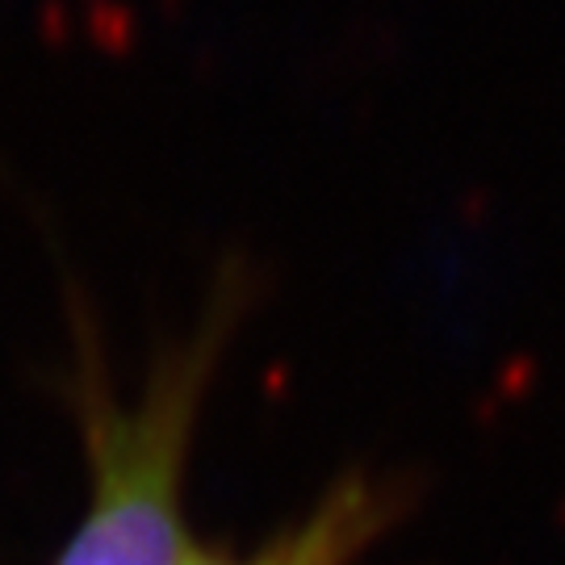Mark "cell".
<instances>
[{"instance_id": "2", "label": "cell", "mask_w": 565, "mask_h": 565, "mask_svg": "<svg viewBox=\"0 0 565 565\" xmlns=\"http://www.w3.org/2000/svg\"><path fill=\"white\" fill-rule=\"evenodd\" d=\"M403 494L394 486L348 473L327 490L302 520L285 524L252 553H210L198 548L189 565H356L364 548L394 524Z\"/></svg>"}, {"instance_id": "1", "label": "cell", "mask_w": 565, "mask_h": 565, "mask_svg": "<svg viewBox=\"0 0 565 565\" xmlns=\"http://www.w3.org/2000/svg\"><path fill=\"white\" fill-rule=\"evenodd\" d=\"M235 315L223 289L202 327L156 364L130 403L93 373L76 382L93 486L55 565H189L198 553L184 524V465Z\"/></svg>"}]
</instances>
